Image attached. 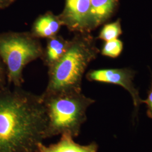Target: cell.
<instances>
[{
    "mask_svg": "<svg viewBox=\"0 0 152 152\" xmlns=\"http://www.w3.org/2000/svg\"><path fill=\"white\" fill-rule=\"evenodd\" d=\"M46 126L41 96L20 87L0 89V152H36Z\"/></svg>",
    "mask_w": 152,
    "mask_h": 152,
    "instance_id": "obj_1",
    "label": "cell"
},
{
    "mask_svg": "<svg viewBox=\"0 0 152 152\" xmlns=\"http://www.w3.org/2000/svg\"><path fill=\"white\" fill-rule=\"evenodd\" d=\"M98 53L94 38L87 33H80L69 41L63 56L50 66L49 82L44 93L81 91L85 71Z\"/></svg>",
    "mask_w": 152,
    "mask_h": 152,
    "instance_id": "obj_2",
    "label": "cell"
},
{
    "mask_svg": "<svg viewBox=\"0 0 152 152\" xmlns=\"http://www.w3.org/2000/svg\"><path fill=\"white\" fill-rule=\"evenodd\" d=\"M41 97L47 117L46 139L64 134L78 136L87 108L95 102L81 91L44 93Z\"/></svg>",
    "mask_w": 152,
    "mask_h": 152,
    "instance_id": "obj_3",
    "label": "cell"
},
{
    "mask_svg": "<svg viewBox=\"0 0 152 152\" xmlns=\"http://www.w3.org/2000/svg\"><path fill=\"white\" fill-rule=\"evenodd\" d=\"M42 55L38 40L33 35L9 32L0 34V56L7 68L9 83L20 87L24 66Z\"/></svg>",
    "mask_w": 152,
    "mask_h": 152,
    "instance_id": "obj_4",
    "label": "cell"
},
{
    "mask_svg": "<svg viewBox=\"0 0 152 152\" xmlns=\"http://www.w3.org/2000/svg\"><path fill=\"white\" fill-rule=\"evenodd\" d=\"M134 76V71L128 68L103 69L90 71L87 75V78L91 81L114 84L124 87L130 94L134 105L137 109L142 103V99L133 83Z\"/></svg>",
    "mask_w": 152,
    "mask_h": 152,
    "instance_id": "obj_5",
    "label": "cell"
},
{
    "mask_svg": "<svg viewBox=\"0 0 152 152\" xmlns=\"http://www.w3.org/2000/svg\"><path fill=\"white\" fill-rule=\"evenodd\" d=\"M90 0H65L64 10L59 16L63 25L80 33L91 30Z\"/></svg>",
    "mask_w": 152,
    "mask_h": 152,
    "instance_id": "obj_6",
    "label": "cell"
},
{
    "mask_svg": "<svg viewBox=\"0 0 152 152\" xmlns=\"http://www.w3.org/2000/svg\"><path fill=\"white\" fill-rule=\"evenodd\" d=\"M73 138L71 135L64 134L61 135L58 142L49 146L41 142L38 143L36 152H98V145L96 142L82 145L74 141Z\"/></svg>",
    "mask_w": 152,
    "mask_h": 152,
    "instance_id": "obj_7",
    "label": "cell"
},
{
    "mask_svg": "<svg viewBox=\"0 0 152 152\" xmlns=\"http://www.w3.org/2000/svg\"><path fill=\"white\" fill-rule=\"evenodd\" d=\"M118 0H90L91 30L102 24L112 15Z\"/></svg>",
    "mask_w": 152,
    "mask_h": 152,
    "instance_id": "obj_8",
    "label": "cell"
},
{
    "mask_svg": "<svg viewBox=\"0 0 152 152\" xmlns=\"http://www.w3.org/2000/svg\"><path fill=\"white\" fill-rule=\"evenodd\" d=\"M63 25L59 16L48 12L39 16L34 22L33 35L36 37L50 38L56 36Z\"/></svg>",
    "mask_w": 152,
    "mask_h": 152,
    "instance_id": "obj_9",
    "label": "cell"
},
{
    "mask_svg": "<svg viewBox=\"0 0 152 152\" xmlns=\"http://www.w3.org/2000/svg\"><path fill=\"white\" fill-rule=\"evenodd\" d=\"M69 44V41H67L60 36H55L49 38L45 59L50 67L59 60L64 54Z\"/></svg>",
    "mask_w": 152,
    "mask_h": 152,
    "instance_id": "obj_10",
    "label": "cell"
},
{
    "mask_svg": "<svg viewBox=\"0 0 152 152\" xmlns=\"http://www.w3.org/2000/svg\"><path fill=\"white\" fill-rule=\"evenodd\" d=\"M122 34V28L120 19L115 22L105 24L101 30L99 38L105 42L117 38Z\"/></svg>",
    "mask_w": 152,
    "mask_h": 152,
    "instance_id": "obj_11",
    "label": "cell"
},
{
    "mask_svg": "<svg viewBox=\"0 0 152 152\" xmlns=\"http://www.w3.org/2000/svg\"><path fill=\"white\" fill-rule=\"evenodd\" d=\"M123 50V43L118 39L105 42L102 50V54L112 58L118 57Z\"/></svg>",
    "mask_w": 152,
    "mask_h": 152,
    "instance_id": "obj_12",
    "label": "cell"
},
{
    "mask_svg": "<svg viewBox=\"0 0 152 152\" xmlns=\"http://www.w3.org/2000/svg\"><path fill=\"white\" fill-rule=\"evenodd\" d=\"M142 103L145 104L147 107V115L152 118V82L148 91V97L145 100H142Z\"/></svg>",
    "mask_w": 152,
    "mask_h": 152,
    "instance_id": "obj_13",
    "label": "cell"
},
{
    "mask_svg": "<svg viewBox=\"0 0 152 152\" xmlns=\"http://www.w3.org/2000/svg\"><path fill=\"white\" fill-rule=\"evenodd\" d=\"M15 0H0V9H4L12 4Z\"/></svg>",
    "mask_w": 152,
    "mask_h": 152,
    "instance_id": "obj_14",
    "label": "cell"
},
{
    "mask_svg": "<svg viewBox=\"0 0 152 152\" xmlns=\"http://www.w3.org/2000/svg\"><path fill=\"white\" fill-rule=\"evenodd\" d=\"M4 75L2 71L1 67L0 66V89L4 88Z\"/></svg>",
    "mask_w": 152,
    "mask_h": 152,
    "instance_id": "obj_15",
    "label": "cell"
}]
</instances>
